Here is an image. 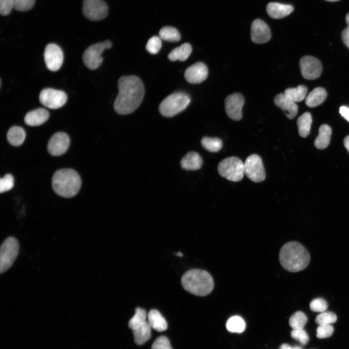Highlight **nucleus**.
I'll return each instance as SVG.
<instances>
[{
  "instance_id": "1",
  "label": "nucleus",
  "mask_w": 349,
  "mask_h": 349,
  "mask_svg": "<svg viewBox=\"0 0 349 349\" xmlns=\"http://www.w3.org/2000/svg\"><path fill=\"white\" fill-rule=\"evenodd\" d=\"M118 94L113 104L115 111L121 115L133 112L143 98L144 89L142 81L136 76H122L118 81Z\"/></svg>"
},
{
  "instance_id": "2",
  "label": "nucleus",
  "mask_w": 349,
  "mask_h": 349,
  "mask_svg": "<svg viewBox=\"0 0 349 349\" xmlns=\"http://www.w3.org/2000/svg\"><path fill=\"white\" fill-rule=\"evenodd\" d=\"M279 261L285 270L292 272L301 271L309 264L310 255L305 247L297 241L285 243L279 252Z\"/></svg>"
},
{
  "instance_id": "3",
  "label": "nucleus",
  "mask_w": 349,
  "mask_h": 349,
  "mask_svg": "<svg viewBox=\"0 0 349 349\" xmlns=\"http://www.w3.org/2000/svg\"><path fill=\"white\" fill-rule=\"evenodd\" d=\"M181 285L185 290L198 296L210 294L214 287V281L207 271L201 269H191L182 275Z\"/></svg>"
},
{
  "instance_id": "4",
  "label": "nucleus",
  "mask_w": 349,
  "mask_h": 349,
  "mask_svg": "<svg viewBox=\"0 0 349 349\" xmlns=\"http://www.w3.org/2000/svg\"><path fill=\"white\" fill-rule=\"evenodd\" d=\"M79 174L71 169L57 170L52 178V187L59 195L66 198L72 197L79 192L81 186Z\"/></svg>"
},
{
  "instance_id": "5",
  "label": "nucleus",
  "mask_w": 349,
  "mask_h": 349,
  "mask_svg": "<svg viewBox=\"0 0 349 349\" xmlns=\"http://www.w3.org/2000/svg\"><path fill=\"white\" fill-rule=\"evenodd\" d=\"M190 102V96L187 94L174 93L163 100L159 106V111L165 117H173L184 110Z\"/></svg>"
},
{
  "instance_id": "6",
  "label": "nucleus",
  "mask_w": 349,
  "mask_h": 349,
  "mask_svg": "<svg viewBox=\"0 0 349 349\" xmlns=\"http://www.w3.org/2000/svg\"><path fill=\"white\" fill-rule=\"evenodd\" d=\"M218 170L221 176L233 182L241 180L245 174L244 163L237 157H230L222 160L218 164Z\"/></svg>"
},
{
  "instance_id": "7",
  "label": "nucleus",
  "mask_w": 349,
  "mask_h": 349,
  "mask_svg": "<svg viewBox=\"0 0 349 349\" xmlns=\"http://www.w3.org/2000/svg\"><path fill=\"white\" fill-rule=\"evenodd\" d=\"M19 243L14 237L6 238L0 246V272L2 273L13 265L18 254Z\"/></svg>"
},
{
  "instance_id": "8",
  "label": "nucleus",
  "mask_w": 349,
  "mask_h": 349,
  "mask_svg": "<svg viewBox=\"0 0 349 349\" xmlns=\"http://www.w3.org/2000/svg\"><path fill=\"white\" fill-rule=\"evenodd\" d=\"M111 42L107 40L89 47L84 52L82 56L85 66L92 70L97 68L103 61V59L101 56L102 52L105 49L111 48Z\"/></svg>"
},
{
  "instance_id": "9",
  "label": "nucleus",
  "mask_w": 349,
  "mask_h": 349,
  "mask_svg": "<svg viewBox=\"0 0 349 349\" xmlns=\"http://www.w3.org/2000/svg\"><path fill=\"white\" fill-rule=\"evenodd\" d=\"M244 174L254 182H260L266 178V173L261 157L256 154L248 156L244 163Z\"/></svg>"
},
{
  "instance_id": "10",
  "label": "nucleus",
  "mask_w": 349,
  "mask_h": 349,
  "mask_svg": "<svg viewBox=\"0 0 349 349\" xmlns=\"http://www.w3.org/2000/svg\"><path fill=\"white\" fill-rule=\"evenodd\" d=\"M82 12L84 16L92 21L105 18L108 14V6L103 0H83Z\"/></svg>"
},
{
  "instance_id": "11",
  "label": "nucleus",
  "mask_w": 349,
  "mask_h": 349,
  "mask_svg": "<svg viewBox=\"0 0 349 349\" xmlns=\"http://www.w3.org/2000/svg\"><path fill=\"white\" fill-rule=\"evenodd\" d=\"M39 98L44 106L51 109L62 107L67 100V95L64 92L52 88L42 90Z\"/></svg>"
},
{
  "instance_id": "12",
  "label": "nucleus",
  "mask_w": 349,
  "mask_h": 349,
  "mask_svg": "<svg viewBox=\"0 0 349 349\" xmlns=\"http://www.w3.org/2000/svg\"><path fill=\"white\" fill-rule=\"evenodd\" d=\"M302 76L306 79H315L319 77L322 72L320 61L311 56H304L299 61Z\"/></svg>"
},
{
  "instance_id": "13",
  "label": "nucleus",
  "mask_w": 349,
  "mask_h": 349,
  "mask_svg": "<svg viewBox=\"0 0 349 349\" xmlns=\"http://www.w3.org/2000/svg\"><path fill=\"white\" fill-rule=\"evenodd\" d=\"M224 104L226 113L230 118L235 121L242 118L244 99L241 94L235 93L228 95L225 99Z\"/></svg>"
},
{
  "instance_id": "14",
  "label": "nucleus",
  "mask_w": 349,
  "mask_h": 349,
  "mask_svg": "<svg viewBox=\"0 0 349 349\" xmlns=\"http://www.w3.org/2000/svg\"><path fill=\"white\" fill-rule=\"evenodd\" d=\"M44 57L47 68L52 71H56L62 65L63 52L58 45L49 44L45 48Z\"/></svg>"
},
{
  "instance_id": "15",
  "label": "nucleus",
  "mask_w": 349,
  "mask_h": 349,
  "mask_svg": "<svg viewBox=\"0 0 349 349\" xmlns=\"http://www.w3.org/2000/svg\"><path fill=\"white\" fill-rule=\"evenodd\" d=\"M70 144L68 135L63 132L53 134L48 144V150L50 154L54 156L63 155L66 152Z\"/></svg>"
},
{
  "instance_id": "16",
  "label": "nucleus",
  "mask_w": 349,
  "mask_h": 349,
  "mask_svg": "<svg viewBox=\"0 0 349 349\" xmlns=\"http://www.w3.org/2000/svg\"><path fill=\"white\" fill-rule=\"evenodd\" d=\"M271 36L270 28L263 20L256 19L253 21L251 28V38L254 43H265L270 40Z\"/></svg>"
},
{
  "instance_id": "17",
  "label": "nucleus",
  "mask_w": 349,
  "mask_h": 349,
  "mask_svg": "<svg viewBox=\"0 0 349 349\" xmlns=\"http://www.w3.org/2000/svg\"><path fill=\"white\" fill-rule=\"evenodd\" d=\"M208 68L202 62H197L188 67L184 72L185 79L191 84H199L206 80Z\"/></svg>"
},
{
  "instance_id": "18",
  "label": "nucleus",
  "mask_w": 349,
  "mask_h": 349,
  "mask_svg": "<svg viewBox=\"0 0 349 349\" xmlns=\"http://www.w3.org/2000/svg\"><path fill=\"white\" fill-rule=\"evenodd\" d=\"M274 103L283 111L286 116L289 119H293L297 114L298 106L284 93L277 95L274 98Z\"/></svg>"
},
{
  "instance_id": "19",
  "label": "nucleus",
  "mask_w": 349,
  "mask_h": 349,
  "mask_svg": "<svg viewBox=\"0 0 349 349\" xmlns=\"http://www.w3.org/2000/svg\"><path fill=\"white\" fill-rule=\"evenodd\" d=\"M294 10V7L289 4L278 2H270L266 7L268 14L274 19H280L289 15Z\"/></svg>"
},
{
  "instance_id": "20",
  "label": "nucleus",
  "mask_w": 349,
  "mask_h": 349,
  "mask_svg": "<svg viewBox=\"0 0 349 349\" xmlns=\"http://www.w3.org/2000/svg\"><path fill=\"white\" fill-rule=\"evenodd\" d=\"M49 118L48 111L39 108L28 112L24 117L26 124L30 126H38L44 124Z\"/></svg>"
},
{
  "instance_id": "21",
  "label": "nucleus",
  "mask_w": 349,
  "mask_h": 349,
  "mask_svg": "<svg viewBox=\"0 0 349 349\" xmlns=\"http://www.w3.org/2000/svg\"><path fill=\"white\" fill-rule=\"evenodd\" d=\"M181 167L186 170L195 171L200 169L203 164L200 155L196 152H190L181 159Z\"/></svg>"
},
{
  "instance_id": "22",
  "label": "nucleus",
  "mask_w": 349,
  "mask_h": 349,
  "mask_svg": "<svg viewBox=\"0 0 349 349\" xmlns=\"http://www.w3.org/2000/svg\"><path fill=\"white\" fill-rule=\"evenodd\" d=\"M147 321L151 328L158 332H163L167 329L166 320L156 309H152L148 313Z\"/></svg>"
},
{
  "instance_id": "23",
  "label": "nucleus",
  "mask_w": 349,
  "mask_h": 349,
  "mask_svg": "<svg viewBox=\"0 0 349 349\" xmlns=\"http://www.w3.org/2000/svg\"><path fill=\"white\" fill-rule=\"evenodd\" d=\"M327 92L322 87L314 89L307 96L305 104L309 107H317L322 103L327 97Z\"/></svg>"
},
{
  "instance_id": "24",
  "label": "nucleus",
  "mask_w": 349,
  "mask_h": 349,
  "mask_svg": "<svg viewBox=\"0 0 349 349\" xmlns=\"http://www.w3.org/2000/svg\"><path fill=\"white\" fill-rule=\"evenodd\" d=\"M319 133L314 141V145L317 149H323L329 144L332 129L327 125H322L319 128Z\"/></svg>"
},
{
  "instance_id": "25",
  "label": "nucleus",
  "mask_w": 349,
  "mask_h": 349,
  "mask_svg": "<svg viewBox=\"0 0 349 349\" xmlns=\"http://www.w3.org/2000/svg\"><path fill=\"white\" fill-rule=\"evenodd\" d=\"M191 51V45L189 43H184L172 50L168 54V58L172 61H185L189 57Z\"/></svg>"
},
{
  "instance_id": "26",
  "label": "nucleus",
  "mask_w": 349,
  "mask_h": 349,
  "mask_svg": "<svg viewBox=\"0 0 349 349\" xmlns=\"http://www.w3.org/2000/svg\"><path fill=\"white\" fill-rule=\"evenodd\" d=\"M151 327L148 321L142 326L133 330L135 343L142 345L148 341L151 336Z\"/></svg>"
},
{
  "instance_id": "27",
  "label": "nucleus",
  "mask_w": 349,
  "mask_h": 349,
  "mask_svg": "<svg viewBox=\"0 0 349 349\" xmlns=\"http://www.w3.org/2000/svg\"><path fill=\"white\" fill-rule=\"evenodd\" d=\"M26 133L21 127L14 126L10 127L7 134L8 142L13 146H19L24 141Z\"/></svg>"
},
{
  "instance_id": "28",
  "label": "nucleus",
  "mask_w": 349,
  "mask_h": 349,
  "mask_svg": "<svg viewBox=\"0 0 349 349\" xmlns=\"http://www.w3.org/2000/svg\"><path fill=\"white\" fill-rule=\"evenodd\" d=\"M312 119L311 114L305 112L297 119L299 134L303 138L306 137L310 133Z\"/></svg>"
},
{
  "instance_id": "29",
  "label": "nucleus",
  "mask_w": 349,
  "mask_h": 349,
  "mask_svg": "<svg viewBox=\"0 0 349 349\" xmlns=\"http://www.w3.org/2000/svg\"><path fill=\"white\" fill-rule=\"evenodd\" d=\"M307 90V87L303 85H300L296 88L286 89L284 94L294 102H301L306 97Z\"/></svg>"
},
{
  "instance_id": "30",
  "label": "nucleus",
  "mask_w": 349,
  "mask_h": 349,
  "mask_svg": "<svg viewBox=\"0 0 349 349\" xmlns=\"http://www.w3.org/2000/svg\"><path fill=\"white\" fill-rule=\"evenodd\" d=\"M147 318L146 311L143 308L137 307L135 309V314L129 320L128 326L132 330H134L146 323Z\"/></svg>"
},
{
  "instance_id": "31",
  "label": "nucleus",
  "mask_w": 349,
  "mask_h": 349,
  "mask_svg": "<svg viewBox=\"0 0 349 349\" xmlns=\"http://www.w3.org/2000/svg\"><path fill=\"white\" fill-rule=\"evenodd\" d=\"M159 37L165 41L172 42H178L181 38L178 31L171 26L162 27L159 32Z\"/></svg>"
},
{
  "instance_id": "32",
  "label": "nucleus",
  "mask_w": 349,
  "mask_h": 349,
  "mask_svg": "<svg viewBox=\"0 0 349 349\" xmlns=\"http://www.w3.org/2000/svg\"><path fill=\"white\" fill-rule=\"evenodd\" d=\"M201 143L206 150L210 152H217L222 147V140L217 137H204L201 140Z\"/></svg>"
},
{
  "instance_id": "33",
  "label": "nucleus",
  "mask_w": 349,
  "mask_h": 349,
  "mask_svg": "<svg viewBox=\"0 0 349 349\" xmlns=\"http://www.w3.org/2000/svg\"><path fill=\"white\" fill-rule=\"evenodd\" d=\"M226 327L228 331L233 333H241L245 328V323L240 317L235 316L227 320Z\"/></svg>"
},
{
  "instance_id": "34",
  "label": "nucleus",
  "mask_w": 349,
  "mask_h": 349,
  "mask_svg": "<svg viewBox=\"0 0 349 349\" xmlns=\"http://www.w3.org/2000/svg\"><path fill=\"white\" fill-rule=\"evenodd\" d=\"M307 321L308 318L304 313L297 311L290 317L289 324L293 329H303Z\"/></svg>"
},
{
  "instance_id": "35",
  "label": "nucleus",
  "mask_w": 349,
  "mask_h": 349,
  "mask_svg": "<svg viewBox=\"0 0 349 349\" xmlns=\"http://www.w3.org/2000/svg\"><path fill=\"white\" fill-rule=\"evenodd\" d=\"M337 320L336 315L332 312H323L318 315L315 321L318 325L331 324L335 323Z\"/></svg>"
},
{
  "instance_id": "36",
  "label": "nucleus",
  "mask_w": 349,
  "mask_h": 349,
  "mask_svg": "<svg viewBox=\"0 0 349 349\" xmlns=\"http://www.w3.org/2000/svg\"><path fill=\"white\" fill-rule=\"evenodd\" d=\"M162 46L161 39L159 37L154 36L151 37L146 45V49L152 54H157L160 49Z\"/></svg>"
},
{
  "instance_id": "37",
  "label": "nucleus",
  "mask_w": 349,
  "mask_h": 349,
  "mask_svg": "<svg viewBox=\"0 0 349 349\" xmlns=\"http://www.w3.org/2000/svg\"><path fill=\"white\" fill-rule=\"evenodd\" d=\"M310 308L313 312L322 313L325 312L328 308V303L322 298H316L311 301Z\"/></svg>"
},
{
  "instance_id": "38",
  "label": "nucleus",
  "mask_w": 349,
  "mask_h": 349,
  "mask_svg": "<svg viewBox=\"0 0 349 349\" xmlns=\"http://www.w3.org/2000/svg\"><path fill=\"white\" fill-rule=\"evenodd\" d=\"M14 179L11 174H6L0 180V192L2 193L10 190L14 186Z\"/></svg>"
},
{
  "instance_id": "39",
  "label": "nucleus",
  "mask_w": 349,
  "mask_h": 349,
  "mask_svg": "<svg viewBox=\"0 0 349 349\" xmlns=\"http://www.w3.org/2000/svg\"><path fill=\"white\" fill-rule=\"evenodd\" d=\"M35 0H14V8L19 11H27L32 8Z\"/></svg>"
},
{
  "instance_id": "40",
  "label": "nucleus",
  "mask_w": 349,
  "mask_h": 349,
  "mask_svg": "<svg viewBox=\"0 0 349 349\" xmlns=\"http://www.w3.org/2000/svg\"><path fill=\"white\" fill-rule=\"evenodd\" d=\"M291 336L302 345H306L309 341V336L303 329H293L291 332Z\"/></svg>"
},
{
  "instance_id": "41",
  "label": "nucleus",
  "mask_w": 349,
  "mask_h": 349,
  "mask_svg": "<svg viewBox=\"0 0 349 349\" xmlns=\"http://www.w3.org/2000/svg\"><path fill=\"white\" fill-rule=\"evenodd\" d=\"M333 331L331 324L320 325L317 329V337L318 338L329 337L333 334Z\"/></svg>"
},
{
  "instance_id": "42",
  "label": "nucleus",
  "mask_w": 349,
  "mask_h": 349,
  "mask_svg": "<svg viewBox=\"0 0 349 349\" xmlns=\"http://www.w3.org/2000/svg\"><path fill=\"white\" fill-rule=\"evenodd\" d=\"M151 349H173L169 339L165 336L158 337L153 342Z\"/></svg>"
},
{
  "instance_id": "43",
  "label": "nucleus",
  "mask_w": 349,
  "mask_h": 349,
  "mask_svg": "<svg viewBox=\"0 0 349 349\" xmlns=\"http://www.w3.org/2000/svg\"><path fill=\"white\" fill-rule=\"evenodd\" d=\"M14 0H0V13L2 16L8 15L14 8Z\"/></svg>"
},
{
  "instance_id": "44",
  "label": "nucleus",
  "mask_w": 349,
  "mask_h": 349,
  "mask_svg": "<svg viewBox=\"0 0 349 349\" xmlns=\"http://www.w3.org/2000/svg\"><path fill=\"white\" fill-rule=\"evenodd\" d=\"M341 37L344 44L349 48V28L348 27L342 31Z\"/></svg>"
},
{
  "instance_id": "45",
  "label": "nucleus",
  "mask_w": 349,
  "mask_h": 349,
  "mask_svg": "<svg viewBox=\"0 0 349 349\" xmlns=\"http://www.w3.org/2000/svg\"><path fill=\"white\" fill-rule=\"evenodd\" d=\"M339 113L348 121L349 122V108L341 106L339 109Z\"/></svg>"
},
{
  "instance_id": "46",
  "label": "nucleus",
  "mask_w": 349,
  "mask_h": 349,
  "mask_svg": "<svg viewBox=\"0 0 349 349\" xmlns=\"http://www.w3.org/2000/svg\"><path fill=\"white\" fill-rule=\"evenodd\" d=\"M344 144L345 148L349 153V135L347 136L344 139Z\"/></svg>"
},
{
  "instance_id": "47",
  "label": "nucleus",
  "mask_w": 349,
  "mask_h": 349,
  "mask_svg": "<svg viewBox=\"0 0 349 349\" xmlns=\"http://www.w3.org/2000/svg\"><path fill=\"white\" fill-rule=\"evenodd\" d=\"M279 349H292L291 347L286 344H282Z\"/></svg>"
},
{
  "instance_id": "48",
  "label": "nucleus",
  "mask_w": 349,
  "mask_h": 349,
  "mask_svg": "<svg viewBox=\"0 0 349 349\" xmlns=\"http://www.w3.org/2000/svg\"><path fill=\"white\" fill-rule=\"evenodd\" d=\"M345 20L348 26V28H349V13L347 14L345 17Z\"/></svg>"
},
{
  "instance_id": "49",
  "label": "nucleus",
  "mask_w": 349,
  "mask_h": 349,
  "mask_svg": "<svg viewBox=\"0 0 349 349\" xmlns=\"http://www.w3.org/2000/svg\"><path fill=\"white\" fill-rule=\"evenodd\" d=\"M176 255L178 256H182L183 254H181L180 252H178V253H177V254H176Z\"/></svg>"
},
{
  "instance_id": "50",
  "label": "nucleus",
  "mask_w": 349,
  "mask_h": 349,
  "mask_svg": "<svg viewBox=\"0 0 349 349\" xmlns=\"http://www.w3.org/2000/svg\"><path fill=\"white\" fill-rule=\"evenodd\" d=\"M326 0L328 1H331V2H334V1H338L339 0Z\"/></svg>"
},
{
  "instance_id": "51",
  "label": "nucleus",
  "mask_w": 349,
  "mask_h": 349,
  "mask_svg": "<svg viewBox=\"0 0 349 349\" xmlns=\"http://www.w3.org/2000/svg\"><path fill=\"white\" fill-rule=\"evenodd\" d=\"M292 349H300L299 348L295 347V348H294Z\"/></svg>"
}]
</instances>
